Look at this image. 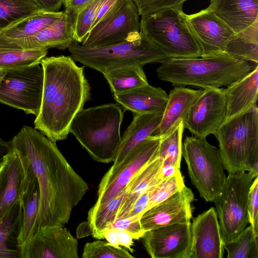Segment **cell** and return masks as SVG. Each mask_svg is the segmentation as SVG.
Masks as SVG:
<instances>
[{
	"mask_svg": "<svg viewBox=\"0 0 258 258\" xmlns=\"http://www.w3.org/2000/svg\"><path fill=\"white\" fill-rule=\"evenodd\" d=\"M83 258H133L125 247L116 248L107 241L96 240L88 242L84 246Z\"/></svg>",
	"mask_w": 258,
	"mask_h": 258,
	"instance_id": "74e56055",
	"label": "cell"
},
{
	"mask_svg": "<svg viewBox=\"0 0 258 258\" xmlns=\"http://www.w3.org/2000/svg\"><path fill=\"white\" fill-rule=\"evenodd\" d=\"M191 258H223L224 243L216 210L211 207L191 223Z\"/></svg>",
	"mask_w": 258,
	"mask_h": 258,
	"instance_id": "d6986e66",
	"label": "cell"
},
{
	"mask_svg": "<svg viewBox=\"0 0 258 258\" xmlns=\"http://www.w3.org/2000/svg\"><path fill=\"white\" fill-rule=\"evenodd\" d=\"M123 117L118 103L83 108L74 117L70 133L94 160L108 163L118 150Z\"/></svg>",
	"mask_w": 258,
	"mask_h": 258,
	"instance_id": "277c9868",
	"label": "cell"
},
{
	"mask_svg": "<svg viewBox=\"0 0 258 258\" xmlns=\"http://www.w3.org/2000/svg\"><path fill=\"white\" fill-rule=\"evenodd\" d=\"M64 1H66V0H64Z\"/></svg>",
	"mask_w": 258,
	"mask_h": 258,
	"instance_id": "f907efd6",
	"label": "cell"
},
{
	"mask_svg": "<svg viewBox=\"0 0 258 258\" xmlns=\"http://www.w3.org/2000/svg\"><path fill=\"white\" fill-rule=\"evenodd\" d=\"M184 122L179 120L168 133L160 137L159 156L163 164H171L180 169L182 156Z\"/></svg>",
	"mask_w": 258,
	"mask_h": 258,
	"instance_id": "836d02e7",
	"label": "cell"
},
{
	"mask_svg": "<svg viewBox=\"0 0 258 258\" xmlns=\"http://www.w3.org/2000/svg\"><path fill=\"white\" fill-rule=\"evenodd\" d=\"M9 147L26 158L37 179L39 191L38 228L67 223L73 208L87 192V183L74 170L56 143L34 127L23 126L10 142Z\"/></svg>",
	"mask_w": 258,
	"mask_h": 258,
	"instance_id": "6da1fadb",
	"label": "cell"
},
{
	"mask_svg": "<svg viewBox=\"0 0 258 258\" xmlns=\"http://www.w3.org/2000/svg\"><path fill=\"white\" fill-rule=\"evenodd\" d=\"M160 137L151 136L135 147L116 167H111L98 186L97 199L94 205L106 203L124 188L147 163L159 156Z\"/></svg>",
	"mask_w": 258,
	"mask_h": 258,
	"instance_id": "7c38bea8",
	"label": "cell"
},
{
	"mask_svg": "<svg viewBox=\"0 0 258 258\" xmlns=\"http://www.w3.org/2000/svg\"><path fill=\"white\" fill-rule=\"evenodd\" d=\"M163 112L134 114L132 122L121 137L111 167L118 166L135 147L152 136L160 125Z\"/></svg>",
	"mask_w": 258,
	"mask_h": 258,
	"instance_id": "603a6c76",
	"label": "cell"
},
{
	"mask_svg": "<svg viewBox=\"0 0 258 258\" xmlns=\"http://www.w3.org/2000/svg\"><path fill=\"white\" fill-rule=\"evenodd\" d=\"M258 92V66L237 82L224 89L226 119L242 113L256 105Z\"/></svg>",
	"mask_w": 258,
	"mask_h": 258,
	"instance_id": "484cf974",
	"label": "cell"
},
{
	"mask_svg": "<svg viewBox=\"0 0 258 258\" xmlns=\"http://www.w3.org/2000/svg\"><path fill=\"white\" fill-rule=\"evenodd\" d=\"M117 234L119 245L125 247L128 251H133L132 246L134 244V239H138L133 234L123 230H118Z\"/></svg>",
	"mask_w": 258,
	"mask_h": 258,
	"instance_id": "f6af8a7d",
	"label": "cell"
},
{
	"mask_svg": "<svg viewBox=\"0 0 258 258\" xmlns=\"http://www.w3.org/2000/svg\"><path fill=\"white\" fill-rule=\"evenodd\" d=\"M184 185L180 171L163 180L153 188L148 210L179 191Z\"/></svg>",
	"mask_w": 258,
	"mask_h": 258,
	"instance_id": "f35d334b",
	"label": "cell"
},
{
	"mask_svg": "<svg viewBox=\"0 0 258 258\" xmlns=\"http://www.w3.org/2000/svg\"><path fill=\"white\" fill-rule=\"evenodd\" d=\"M103 237L111 245L116 248L121 246L119 243L117 229L113 228L106 229L103 233Z\"/></svg>",
	"mask_w": 258,
	"mask_h": 258,
	"instance_id": "7dc6e473",
	"label": "cell"
},
{
	"mask_svg": "<svg viewBox=\"0 0 258 258\" xmlns=\"http://www.w3.org/2000/svg\"><path fill=\"white\" fill-rule=\"evenodd\" d=\"M20 203L21 214L17 236V245L19 249L38 228L39 191L38 182L33 172Z\"/></svg>",
	"mask_w": 258,
	"mask_h": 258,
	"instance_id": "83f0119b",
	"label": "cell"
},
{
	"mask_svg": "<svg viewBox=\"0 0 258 258\" xmlns=\"http://www.w3.org/2000/svg\"><path fill=\"white\" fill-rule=\"evenodd\" d=\"M179 171L180 169H178L174 165L171 164H164L162 163L158 175L159 178L163 181L174 175Z\"/></svg>",
	"mask_w": 258,
	"mask_h": 258,
	"instance_id": "c3c4849f",
	"label": "cell"
},
{
	"mask_svg": "<svg viewBox=\"0 0 258 258\" xmlns=\"http://www.w3.org/2000/svg\"><path fill=\"white\" fill-rule=\"evenodd\" d=\"M135 4L140 16L152 14L170 8L182 9L187 0H132Z\"/></svg>",
	"mask_w": 258,
	"mask_h": 258,
	"instance_id": "ab89813d",
	"label": "cell"
},
{
	"mask_svg": "<svg viewBox=\"0 0 258 258\" xmlns=\"http://www.w3.org/2000/svg\"><path fill=\"white\" fill-rule=\"evenodd\" d=\"M194 200L192 190L184 185L180 190L142 214V228L146 232L168 225L190 222Z\"/></svg>",
	"mask_w": 258,
	"mask_h": 258,
	"instance_id": "ac0fdd59",
	"label": "cell"
},
{
	"mask_svg": "<svg viewBox=\"0 0 258 258\" xmlns=\"http://www.w3.org/2000/svg\"><path fill=\"white\" fill-rule=\"evenodd\" d=\"M44 79L42 102L34 128L54 143L65 140L76 115L91 99L84 74L69 56L45 57L40 62Z\"/></svg>",
	"mask_w": 258,
	"mask_h": 258,
	"instance_id": "7a4b0ae2",
	"label": "cell"
},
{
	"mask_svg": "<svg viewBox=\"0 0 258 258\" xmlns=\"http://www.w3.org/2000/svg\"><path fill=\"white\" fill-rule=\"evenodd\" d=\"M207 9L235 33L258 20V0H211Z\"/></svg>",
	"mask_w": 258,
	"mask_h": 258,
	"instance_id": "44dd1931",
	"label": "cell"
},
{
	"mask_svg": "<svg viewBox=\"0 0 258 258\" xmlns=\"http://www.w3.org/2000/svg\"><path fill=\"white\" fill-rule=\"evenodd\" d=\"M155 186L148 189L138 198L124 218L142 215L148 210L152 190Z\"/></svg>",
	"mask_w": 258,
	"mask_h": 258,
	"instance_id": "7bdbcfd3",
	"label": "cell"
},
{
	"mask_svg": "<svg viewBox=\"0 0 258 258\" xmlns=\"http://www.w3.org/2000/svg\"><path fill=\"white\" fill-rule=\"evenodd\" d=\"M255 178L249 172L228 174L221 192L213 201L224 243L236 237L249 224L248 197Z\"/></svg>",
	"mask_w": 258,
	"mask_h": 258,
	"instance_id": "9c48e42d",
	"label": "cell"
},
{
	"mask_svg": "<svg viewBox=\"0 0 258 258\" xmlns=\"http://www.w3.org/2000/svg\"><path fill=\"white\" fill-rule=\"evenodd\" d=\"M125 193V187L106 203L93 206L88 211L87 221L90 234L97 239H103V233L115 220L117 210Z\"/></svg>",
	"mask_w": 258,
	"mask_h": 258,
	"instance_id": "f1b7e54d",
	"label": "cell"
},
{
	"mask_svg": "<svg viewBox=\"0 0 258 258\" xmlns=\"http://www.w3.org/2000/svg\"><path fill=\"white\" fill-rule=\"evenodd\" d=\"M226 103L224 88L204 89L184 121L192 136L206 138L213 134L225 120Z\"/></svg>",
	"mask_w": 258,
	"mask_h": 258,
	"instance_id": "2e32d148",
	"label": "cell"
},
{
	"mask_svg": "<svg viewBox=\"0 0 258 258\" xmlns=\"http://www.w3.org/2000/svg\"><path fill=\"white\" fill-rule=\"evenodd\" d=\"M44 12H58L64 0H33Z\"/></svg>",
	"mask_w": 258,
	"mask_h": 258,
	"instance_id": "ee69618b",
	"label": "cell"
},
{
	"mask_svg": "<svg viewBox=\"0 0 258 258\" xmlns=\"http://www.w3.org/2000/svg\"><path fill=\"white\" fill-rule=\"evenodd\" d=\"M140 33L136 38L100 47H86L75 41L68 49L74 60L102 74L116 68L129 65L143 67L169 58L141 29Z\"/></svg>",
	"mask_w": 258,
	"mask_h": 258,
	"instance_id": "8992f818",
	"label": "cell"
},
{
	"mask_svg": "<svg viewBox=\"0 0 258 258\" xmlns=\"http://www.w3.org/2000/svg\"><path fill=\"white\" fill-rule=\"evenodd\" d=\"M182 9L170 8L142 16L141 30L170 58L201 57L200 46L189 28Z\"/></svg>",
	"mask_w": 258,
	"mask_h": 258,
	"instance_id": "52a82bcc",
	"label": "cell"
},
{
	"mask_svg": "<svg viewBox=\"0 0 258 258\" xmlns=\"http://www.w3.org/2000/svg\"><path fill=\"white\" fill-rule=\"evenodd\" d=\"M103 0H91L76 15L74 22V39L82 43L91 30Z\"/></svg>",
	"mask_w": 258,
	"mask_h": 258,
	"instance_id": "8d00e7d4",
	"label": "cell"
},
{
	"mask_svg": "<svg viewBox=\"0 0 258 258\" xmlns=\"http://www.w3.org/2000/svg\"><path fill=\"white\" fill-rule=\"evenodd\" d=\"M257 237L251 225L236 237L224 243L228 258H258Z\"/></svg>",
	"mask_w": 258,
	"mask_h": 258,
	"instance_id": "d590c367",
	"label": "cell"
},
{
	"mask_svg": "<svg viewBox=\"0 0 258 258\" xmlns=\"http://www.w3.org/2000/svg\"><path fill=\"white\" fill-rule=\"evenodd\" d=\"M203 90H194L177 86L168 95V100L160 125L152 136L161 137L168 133L179 120H185L192 105Z\"/></svg>",
	"mask_w": 258,
	"mask_h": 258,
	"instance_id": "cb8c5ba5",
	"label": "cell"
},
{
	"mask_svg": "<svg viewBox=\"0 0 258 258\" xmlns=\"http://www.w3.org/2000/svg\"><path fill=\"white\" fill-rule=\"evenodd\" d=\"M213 135L228 174L249 172L258 174V109L256 105L226 119Z\"/></svg>",
	"mask_w": 258,
	"mask_h": 258,
	"instance_id": "5b68a950",
	"label": "cell"
},
{
	"mask_svg": "<svg viewBox=\"0 0 258 258\" xmlns=\"http://www.w3.org/2000/svg\"><path fill=\"white\" fill-rule=\"evenodd\" d=\"M47 49H13L0 47V69H19L40 63L46 57Z\"/></svg>",
	"mask_w": 258,
	"mask_h": 258,
	"instance_id": "e575fe53",
	"label": "cell"
},
{
	"mask_svg": "<svg viewBox=\"0 0 258 258\" xmlns=\"http://www.w3.org/2000/svg\"><path fill=\"white\" fill-rule=\"evenodd\" d=\"M43 79L41 63L7 70L0 85V103L37 116L41 105Z\"/></svg>",
	"mask_w": 258,
	"mask_h": 258,
	"instance_id": "30bf717a",
	"label": "cell"
},
{
	"mask_svg": "<svg viewBox=\"0 0 258 258\" xmlns=\"http://www.w3.org/2000/svg\"><path fill=\"white\" fill-rule=\"evenodd\" d=\"M157 69V77L173 86L204 89L230 85L248 75L254 67L247 61L226 53L212 57L168 58Z\"/></svg>",
	"mask_w": 258,
	"mask_h": 258,
	"instance_id": "3957f363",
	"label": "cell"
},
{
	"mask_svg": "<svg viewBox=\"0 0 258 258\" xmlns=\"http://www.w3.org/2000/svg\"><path fill=\"white\" fill-rule=\"evenodd\" d=\"M225 53L258 63V20L242 31L235 33L228 43Z\"/></svg>",
	"mask_w": 258,
	"mask_h": 258,
	"instance_id": "4dcf8cb0",
	"label": "cell"
},
{
	"mask_svg": "<svg viewBox=\"0 0 258 258\" xmlns=\"http://www.w3.org/2000/svg\"><path fill=\"white\" fill-rule=\"evenodd\" d=\"M162 163V159L158 156L147 163L132 179L125 186V195L115 220L124 218L140 196L162 181L158 173Z\"/></svg>",
	"mask_w": 258,
	"mask_h": 258,
	"instance_id": "4316f807",
	"label": "cell"
},
{
	"mask_svg": "<svg viewBox=\"0 0 258 258\" xmlns=\"http://www.w3.org/2000/svg\"><path fill=\"white\" fill-rule=\"evenodd\" d=\"M142 215H137L117 219L112 223L109 228L128 231L135 235L138 239L142 238L146 232L141 224Z\"/></svg>",
	"mask_w": 258,
	"mask_h": 258,
	"instance_id": "b9f144b4",
	"label": "cell"
},
{
	"mask_svg": "<svg viewBox=\"0 0 258 258\" xmlns=\"http://www.w3.org/2000/svg\"><path fill=\"white\" fill-rule=\"evenodd\" d=\"M21 214L19 203L9 215L0 220V258L20 257L19 249L11 246V244L17 245Z\"/></svg>",
	"mask_w": 258,
	"mask_h": 258,
	"instance_id": "1f68e13d",
	"label": "cell"
},
{
	"mask_svg": "<svg viewBox=\"0 0 258 258\" xmlns=\"http://www.w3.org/2000/svg\"><path fill=\"white\" fill-rule=\"evenodd\" d=\"M185 18L200 46L201 57L225 53L226 46L235 33L213 12L206 8L192 14H186Z\"/></svg>",
	"mask_w": 258,
	"mask_h": 258,
	"instance_id": "e0dca14e",
	"label": "cell"
},
{
	"mask_svg": "<svg viewBox=\"0 0 258 258\" xmlns=\"http://www.w3.org/2000/svg\"><path fill=\"white\" fill-rule=\"evenodd\" d=\"M113 95L117 103L134 114L164 112L168 100L165 90L149 84Z\"/></svg>",
	"mask_w": 258,
	"mask_h": 258,
	"instance_id": "7402d4cb",
	"label": "cell"
},
{
	"mask_svg": "<svg viewBox=\"0 0 258 258\" xmlns=\"http://www.w3.org/2000/svg\"><path fill=\"white\" fill-rule=\"evenodd\" d=\"M43 11L33 0H0V32Z\"/></svg>",
	"mask_w": 258,
	"mask_h": 258,
	"instance_id": "d6a6232c",
	"label": "cell"
},
{
	"mask_svg": "<svg viewBox=\"0 0 258 258\" xmlns=\"http://www.w3.org/2000/svg\"><path fill=\"white\" fill-rule=\"evenodd\" d=\"M152 258H191V222L177 223L148 230L142 237Z\"/></svg>",
	"mask_w": 258,
	"mask_h": 258,
	"instance_id": "9a60e30c",
	"label": "cell"
},
{
	"mask_svg": "<svg viewBox=\"0 0 258 258\" xmlns=\"http://www.w3.org/2000/svg\"><path fill=\"white\" fill-rule=\"evenodd\" d=\"M76 15L63 11L62 16L38 33L24 41L17 49L68 48L74 42Z\"/></svg>",
	"mask_w": 258,
	"mask_h": 258,
	"instance_id": "ffe728a7",
	"label": "cell"
},
{
	"mask_svg": "<svg viewBox=\"0 0 258 258\" xmlns=\"http://www.w3.org/2000/svg\"><path fill=\"white\" fill-rule=\"evenodd\" d=\"M91 0H66L63 3L64 10L69 11L75 14L83 9Z\"/></svg>",
	"mask_w": 258,
	"mask_h": 258,
	"instance_id": "bcb514c9",
	"label": "cell"
},
{
	"mask_svg": "<svg viewBox=\"0 0 258 258\" xmlns=\"http://www.w3.org/2000/svg\"><path fill=\"white\" fill-rule=\"evenodd\" d=\"M63 13V11H44L14 24L0 32V47L17 49L24 41L51 24Z\"/></svg>",
	"mask_w": 258,
	"mask_h": 258,
	"instance_id": "d4e9b609",
	"label": "cell"
},
{
	"mask_svg": "<svg viewBox=\"0 0 258 258\" xmlns=\"http://www.w3.org/2000/svg\"><path fill=\"white\" fill-rule=\"evenodd\" d=\"M7 70H3L0 69V85L3 82L4 79L6 75Z\"/></svg>",
	"mask_w": 258,
	"mask_h": 258,
	"instance_id": "681fc988",
	"label": "cell"
},
{
	"mask_svg": "<svg viewBox=\"0 0 258 258\" xmlns=\"http://www.w3.org/2000/svg\"><path fill=\"white\" fill-rule=\"evenodd\" d=\"M113 94L125 92L148 83L143 67L129 65L109 70L103 73Z\"/></svg>",
	"mask_w": 258,
	"mask_h": 258,
	"instance_id": "f546056e",
	"label": "cell"
},
{
	"mask_svg": "<svg viewBox=\"0 0 258 258\" xmlns=\"http://www.w3.org/2000/svg\"><path fill=\"white\" fill-rule=\"evenodd\" d=\"M77 240L63 225L41 227L20 248L21 258H78Z\"/></svg>",
	"mask_w": 258,
	"mask_h": 258,
	"instance_id": "5bb4252c",
	"label": "cell"
},
{
	"mask_svg": "<svg viewBox=\"0 0 258 258\" xmlns=\"http://www.w3.org/2000/svg\"><path fill=\"white\" fill-rule=\"evenodd\" d=\"M182 156L200 196L207 202H213L226 179L219 149L206 138L187 136L182 143Z\"/></svg>",
	"mask_w": 258,
	"mask_h": 258,
	"instance_id": "ba28073f",
	"label": "cell"
},
{
	"mask_svg": "<svg viewBox=\"0 0 258 258\" xmlns=\"http://www.w3.org/2000/svg\"><path fill=\"white\" fill-rule=\"evenodd\" d=\"M32 174L26 158L9 148L0 162V220L19 204Z\"/></svg>",
	"mask_w": 258,
	"mask_h": 258,
	"instance_id": "4fadbf2b",
	"label": "cell"
},
{
	"mask_svg": "<svg viewBox=\"0 0 258 258\" xmlns=\"http://www.w3.org/2000/svg\"><path fill=\"white\" fill-rule=\"evenodd\" d=\"M139 16L132 0H121L109 14L91 29L81 45L100 47L136 38L141 34Z\"/></svg>",
	"mask_w": 258,
	"mask_h": 258,
	"instance_id": "8fae6325",
	"label": "cell"
},
{
	"mask_svg": "<svg viewBox=\"0 0 258 258\" xmlns=\"http://www.w3.org/2000/svg\"><path fill=\"white\" fill-rule=\"evenodd\" d=\"M249 223L258 236V178L255 177L251 185L247 202Z\"/></svg>",
	"mask_w": 258,
	"mask_h": 258,
	"instance_id": "60d3db41",
	"label": "cell"
}]
</instances>
